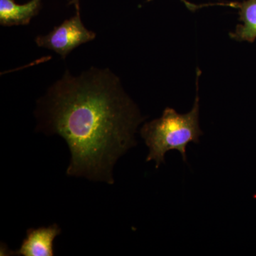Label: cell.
Here are the masks:
<instances>
[{"label": "cell", "instance_id": "6da1fadb", "mask_svg": "<svg viewBox=\"0 0 256 256\" xmlns=\"http://www.w3.org/2000/svg\"><path fill=\"white\" fill-rule=\"evenodd\" d=\"M37 130L58 134L70 153L69 176L114 184V164L136 146L144 118L108 69L69 72L37 102Z\"/></svg>", "mask_w": 256, "mask_h": 256}, {"label": "cell", "instance_id": "7a4b0ae2", "mask_svg": "<svg viewBox=\"0 0 256 256\" xmlns=\"http://www.w3.org/2000/svg\"><path fill=\"white\" fill-rule=\"evenodd\" d=\"M200 98L197 92L193 108L186 114L166 108L159 118L146 122L140 130L141 137L149 148L146 161L154 160L156 168L164 163L165 154L171 150L181 154L186 162V148L190 143H200L203 134L200 128Z\"/></svg>", "mask_w": 256, "mask_h": 256}, {"label": "cell", "instance_id": "3957f363", "mask_svg": "<svg viewBox=\"0 0 256 256\" xmlns=\"http://www.w3.org/2000/svg\"><path fill=\"white\" fill-rule=\"evenodd\" d=\"M95 38L96 34L84 26L77 10L73 18L65 20L48 34L37 36L35 42L37 46L54 50L62 58H66L74 48Z\"/></svg>", "mask_w": 256, "mask_h": 256}, {"label": "cell", "instance_id": "277c9868", "mask_svg": "<svg viewBox=\"0 0 256 256\" xmlns=\"http://www.w3.org/2000/svg\"><path fill=\"white\" fill-rule=\"evenodd\" d=\"M62 234V229L57 224L50 226L30 228L26 237L14 255L23 256H53L54 242Z\"/></svg>", "mask_w": 256, "mask_h": 256}, {"label": "cell", "instance_id": "5b68a950", "mask_svg": "<svg viewBox=\"0 0 256 256\" xmlns=\"http://www.w3.org/2000/svg\"><path fill=\"white\" fill-rule=\"evenodd\" d=\"M42 0L18 4L14 0H0V24L2 26L26 25L38 14Z\"/></svg>", "mask_w": 256, "mask_h": 256}, {"label": "cell", "instance_id": "8992f818", "mask_svg": "<svg viewBox=\"0 0 256 256\" xmlns=\"http://www.w3.org/2000/svg\"><path fill=\"white\" fill-rule=\"evenodd\" d=\"M225 6L239 10V21L236 31L230 33V37L237 42L252 43L256 40V0H246L242 2L225 3Z\"/></svg>", "mask_w": 256, "mask_h": 256}, {"label": "cell", "instance_id": "52a82bcc", "mask_svg": "<svg viewBox=\"0 0 256 256\" xmlns=\"http://www.w3.org/2000/svg\"><path fill=\"white\" fill-rule=\"evenodd\" d=\"M148 2L151 1V0H148ZM182 2L184 3L186 5V8L188 10H191L192 12L196 11V10L200 9V8H203V6H208L210 4H204V5H196L192 4V3L188 2L186 0H181Z\"/></svg>", "mask_w": 256, "mask_h": 256}, {"label": "cell", "instance_id": "ba28073f", "mask_svg": "<svg viewBox=\"0 0 256 256\" xmlns=\"http://www.w3.org/2000/svg\"><path fill=\"white\" fill-rule=\"evenodd\" d=\"M78 2L79 0H72V1L70 2L72 4H74L76 5V8L77 10H79Z\"/></svg>", "mask_w": 256, "mask_h": 256}, {"label": "cell", "instance_id": "9c48e42d", "mask_svg": "<svg viewBox=\"0 0 256 256\" xmlns=\"http://www.w3.org/2000/svg\"><path fill=\"white\" fill-rule=\"evenodd\" d=\"M72 1H70V2H72Z\"/></svg>", "mask_w": 256, "mask_h": 256}]
</instances>
